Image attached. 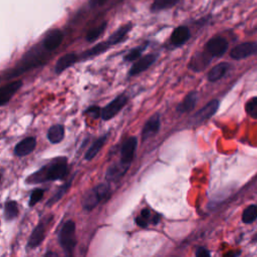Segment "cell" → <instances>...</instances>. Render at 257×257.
<instances>
[{"label": "cell", "instance_id": "cell-12", "mask_svg": "<svg viewBox=\"0 0 257 257\" xmlns=\"http://www.w3.org/2000/svg\"><path fill=\"white\" fill-rule=\"evenodd\" d=\"M62 38H63L62 32L59 29H53L49 31L45 36L43 40V47L48 51L54 50L60 45Z\"/></svg>", "mask_w": 257, "mask_h": 257}, {"label": "cell", "instance_id": "cell-13", "mask_svg": "<svg viewBox=\"0 0 257 257\" xmlns=\"http://www.w3.org/2000/svg\"><path fill=\"white\" fill-rule=\"evenodd\" d=\"M21 80H14L6 85H4L0 90V104L5 105L10 98L14 95V93L21 87Z\"/></svg>", "mask_w": 257, "mask_h": 257}, {"label": "cell", "instance_id": "cell-21", "mask_svg": "<svg viewBox=\"0 0 257 257\" xmlns=\"http://www.w3.org/2000/svg\"><path fill=\"white\" fill-rule=\"evenodd\" d=\"M131 29H132V24L131 23H126L123 26L119 27L113 34H111L108 37L107 43L109 45H114V44L122 41L123 38L126 36V34L130 32Z\"/></svg>", "mask_w": 257, "mask_h": 257}, {"label": "cell", "instance_id": "cell-11", "mask_svg": "<svg viewBox=\"0 0 257 257\" xmlns=\"http://www.w3.org/2000/svg\"><path fill=\"white\" fill-rule=\"evenodd\" d=\"M137 139L132 137L128 138L122 145L121 147V152H120V161L125 163V164H131V162L134 159V155H135V151L137 149Z\"/></svg>", "mask_w": 257, "mask_h": 257}, {"label": "cell", "instance_id": "cell-32", "mask_svg": "<svg viewBox=\"0 0 257 257\" xmlns=\"http://www.w3.org/2000/svg\"><path fill=\"white\" fill-rule=\"evenodd\" d=\"M43 194H44V190H42V189L34 190L30 195L29 206H34L38 201H40V199L43 197Z\"/></svg>", "mask_w": 257, "mask_h": 257}, {"label": "cell", "instance_id": "cell-2", "mask_svg": "<svg viewBox=\"0 0 257 257\" xmlns=\"http://www.w3.org/2000/svg\"><path fill=\"white\" fill-rule=\"evenodd\" d=\"M109 187L106 184H99L95 188L88 191L82 199V207L86 211L95 208L100 201H102L108 194Z\"/></svg>", "mask_w": 257, "mask_h": 257}, {"label": "cell", "instance_id": "cell-18", "mask_svg": "<svg viewBox=\"0 0 257 257\" xmlns=\"http://www.w3.org/2000/svg\"><path fill=\"white\" fill-rule=\"evenodd\" d=\"M76 60H77V55L75 53H66L60 56L55 64V72L56 73L62 72L64 69L74 64Z\"/></svg>", "mask_w": 257, "mask_h": 257}, {"label": "cell", "instance_id": "cell-17", "mask_svg": "<svg viewBox=\"0 0 257 257\" xmlns=\"http://www.w3.org/2000/svg\"><path fill=\"white\" fill-rule=\"evenodd\" d=\"M189 38H190V30L188 29V27L179 26L173 31L171 35V42L175 46H180L186 43Z\"/></svg>", "mask_w": 257, "mask_h": 257}, {"label": "cell", "instance_id": "cell-8", "mask_svg": "<svg viewBox=\"0 0 257 257\" xmlns=\"http://www.w3.org/2000/svg\"><path fill=\"white\" fill-rule=\"evenodd\" d=\"M50 219L51 218H49V219L46 218L44 220H41L38 223V225L35 227V229L31 233L30 238L28 240V246L30 248H35L41 244V242L43 241V239L45 237L46 228H47V225H48Z\"/></svg>", "mask_w": 257, "mask_h": 257}, {"label": "cell", "instance_id": "cell-5", "mask_svg": "<svg viewBox=\"0 0 257 257\" xmlns=\"http://www.w3.org/2000/svg\"><path fill=\"white\" fill-rule=\"evenodd\" d=\"M127 97L124 94L116 96L112 101H110L106 106L101 109V117L104 120L112 118L126 103Z\"/></svg>", "mask_w": 257, "mask_h": 257}, {"label": "cell", "instance_id": "cell-14", "mask_svg": "<svg viewBox=\"0 0 257 257\" xmlns=\"http://www.w3.org/2000/svg\"><path fill=\"white\" fill-rule=\"evenodd\" d=\"M36 147V140L33 137H28L19 142L14 149V153L18 157H23L30 154Z\"/></svg>", "mask_w": 257, "mask_h": 257}, {"label": "cell", "instance_id": "cell-20", "mask_svg": "<svg viewBox=\"0 0 257 257\" xmlns=\"http://www.w3.org/2000/svg\"><path fill=\"white\" fill-rule=\"evenodd\" d=\"M229 69V64L227 62H221L215 65L208 73V80L209 81H217L221 77L225 75L227 70Z\"/></svg>", "mask_w": 257, "mask_h": 257}, {"label": "cell", "instance_id": "cell-22", "mask_svg": "<svg viewBox=\"0 0 257 257\" xmlns=\"http://www.w3.org/2000/svg\"><path fill=\"white\" fill-rule=\"evenodd\" d=\"M64 137V127L61 124H54L49 127L47 133V138L52 144L61 142Z\"/></svg>", "mask_w": 257, "mask_h": 257}, {"label": "cell", "instance_id": "cell-10", "mask_svg": "<svg viewBox=\"0 0 257 257\" xmlns=\"http://www.w3.org/2000/svg\"><path fill=\"white\" fill-rule=\"evenodd\" d=\"M157 56L155 54H147L141 58H139L131 67L130 69V75H136L144 70L148 69L155 61Z\"/></svg>", "mask_w": 257, "mask_h": 257}, {"label": "cell", "instance_id": "cell-15", "mask_svg": "<svg viewBox=\"0 0 257 257\" xmlns=\"http://www.w3.org/2000/svg\"><path fill=\"white\" fill-rule=\"evenodd\" d=\"M211 57L212 56L206 50L203 52H199L192 57L189 66H190V68H192L195 71L203 70L209 64Z\"/></svg>", "mask_w": 257, "mask_h": 257}, {"label": "cell", "instance_id": "cell-1", "mask_svg": "<svg viewBox=\"0 0 257 257\" xmlns=\"http://www.w3.org/2000/svg\"><path fill=\"white\" fill-rule=\"evenodd\" d=\"M67 164L65 159H57L53 164L47 165L30 176V183H40L52 180H61L66 176Z\"/></svg>", "mask_w": 257, "mask_h": 257}, {"label": "cell", "instance_id": "cell-16", "mask_svg": "<svg viewBox=\"0 0 257 257\" xmlns=\"http://www.w3.org/2000/svg\"><path fill=\"white\" fill-rule=\"evenodd\" d=\"M128 167H130V164H125L121 161H119L116 164L111 165L106 171V180L107 181H117L124 175V173L126 172Z\"/></svg>", "mask_w": 257, "mask_h": 257}, {"label": "cell", "instance_id": "cell-24", "mask_svg": "<svg viewBox=\"0 0 257 257\" xmlns=\"http://www.w3.org/2000/svg\"><path fill=\"white\" fill-rule=\"evenodd\" d=\"M18 215V205L14 201H9L5 204L4 207V217L7 221L15 219Z\"/></svg>", "mask_w": 257, "mask_h": 257}, {"label": "cell", "instance_id": "cell-3", "mask_svg": "<svg viewBox=\"0 0 257 257\" xmlns=\"http://www.w3.org/2000/svg\"><path fill=\"white\" fill-rule=\"evenodd\" d=\"M59 243L67 254H71L76 244L75 236V224L72 220H68L62 226L59 235Z\"/></svg>", "mask_w": 257, "mask_h": 257}, {"label": "cell", "instance_id": "cell-35", "mask_svg": "<svg viewBox=\"0 0 257 257\" xmlns=\"http://www.w3.org/2000/svg\"><path fill=\"white\" fill-rule=\"evenodd\" d=\"M196 257H211V256H210L209 251L206 248L200 247V248H198V250L196 252Z\"/></svg>", "mask_w": 257, "mask_h": 257}, {"label": "cell", "instance_id": "cell-9", "mask_svg": "<svg viewBox=\"0 0 257 257\" xmlns=\"http://www.w3.org/2000/svg\"><path fill=\"white\" fill-rule=\"evenodd\" d=\"M160 126H161L160 115H159V113H155L145 123V126L142 132L143 141H146V140L152 138L153 136H155L159 132Z\"/></svg>", "mask_w": 257, "mask_h": 257}, {"label": "cell", "instance_id": "cell-30", "mask_svg": "<svg viewBox=\"0 0 257 257\" xmlns=\"http://www.w3.org/2000/svg\"><path fill=\"white\" fill-rule=\"evenodd\" d=\"M151 221V212L148 209H143L140 216L136 218V223L140 227H147Z\"/></svg>", "mask_w": 257, "mask_h": 257}, {"label": "cell", "instance_id": "cell-34", "mask_svg": "<svg viewBox=\"0 0 257 257\" xmlns=\"http://www.w3.org/2000/svg\"><path fill=\"white\" fill-rule=\"evenodd\" d=\"M85 113H87L88 115L94 117V118H97L99 115H101V109L98 107V106H90L88 107L86 110H85Z\"/></svg>", "mask_w": 257, "mask_h": 257}, {"label": "cell", "instance_id": "cell-4", "mask_svg": "<svg viewBox=\"0 0 257 257\" xmlns=\"http://www.w3.org/2000/svg\"><path fill=\"white\" fill-rule=\"evenodd\" d=\"M228 48V42L225 38L221 36H215L211 38L205 45V50L212 57L222 56Z\"/></svg>", "mask_w": 257, "mask_h": 257}, {"label": "cell", "instance_id": "cell-6", "mask_svg": "<svg viewBox=\"0 0 257 257\" xmlns=\"http://www.w3.org/2000/svg\"><path fill=\"white\" fill-rule=\"evenodd\" d=\"M254 54H257V42L241 43L230 51V56L233 59H243Z\"/></svg>", "mask_w": 257, "mask_h": 257}, {"label": "cell", "instance_id": "cell-19", "mask_svg": "<svg viewBox=\"0 0 257 257\" xmlns=\"http://www.w3.org/2000/svg\"><path fill=\"white\" fill-rule=\"evenodd\" d=\"M197 99H198L197 92L191 91L190 93H188L186 95V97L183 99V101L177 106V110L181 113L191 111L195 107V105L197 103Z\"/></svg>", "mask_w": 257, "mask_h": 257}, {"label": "cell", "instance_id": "cell-33", "mask_svg": "<svg viewBox=\"0 0 257 257\" xmlns=\"http://www.w3.org/2000/svg\"><path fill=\"white\" fill-rule=\"evenodd\" d=\"M69 185H70V182H68L66 185H64V186H62L59 190H58V192L57 193H55L53 196H52V198L47 202V205H52L53 203H55V202H57L62 196H63V194L65 193V191L67 190V188L69 187Z\"/></svg>", "mask_w": 257, "mask_h": 257}, {"label": "cell", "instance_id": "cell-26", "mask_svg": "<svg viewBox=\"0 0 257 257\" xmlns=\"http://www.w3.org/2000/svg\"><path fill=\"white\" fill-rule=\"evenodd\" d=\"M178 2H179V0H154L153 4L151 6V9L154 12L160 11V10H164L166 8L173 7Z\"/></svg>", "mask_w": 257, "mask_h": 257}, {"label": "cell", "instance_id": "cell-7", "mask_svg": "<svg viewBox=\"0 0 257 257\" xmlns=\"http://www.w3.org/2000/svg\"><path fill=\"white\" fill-rule=\"evenodd\" d=\"M219 107V100L213 99L210 102H208L204 107H202L200 110H198L194 116H193V122L195 124H199L206 119L210 118L218 109Z\"/></svg>", "mask_w": 257, "mask_h": 257}, {"label": "cell", "instance_id": "cell-23", "mask_svg": "<svg viewBox=\"0 0 257 257\" xmlns=\"http://www.w3.org/2000/svg\"><path fill=\"white\" fill-rule=\"evenodd\" d=\"M105 140H106V136H103V137L97 139V140L90 146V148L86 151V153H85V155H84V159H85V160H91V159H93V158L98 154V152L100 151V149L102 148V146L104 145Z\"/></svg>", "mask_w": 257, "mask_h": 257}, {"label": "cell", "instance_id": "cell-25", "mask_svg": "<svg viewBox=\"0 0 257 257\" xmlns=\"http://www.w3.org/2000/svg\"><path fill=\"white\" fill-rule=\"evenodd\" d=\"M257 219V205H250L248 206L243 214H242V221L244 223H252Z\"/></svg>", "mask_w": 257, "mask_h": 257}, {"label": "cell", "instance_id": "cell-36", "mask_svg": "<svg viewBox=\"0 0 257 257\" xmlns=\"http://www.w3.org/2000/svg\"><path fill=\"white\" fill-rule=\"evenodd\" d=\"M107 0H91L90 1V6L91 7H97L100 5H103Z\"/></svg>", "mask_w": 257, "mask_h": 257}, {"label": "cell", "instance_id": "cell-38", "mask_svg": "<svg viewBox=\"0 0 257 257\" xmlns=\"http://www.w3.org/2000/svg\"><path fill=\"white\" fill-rule=\"evenodd\" d=\"M45 257H59V256H58V254H56L55 252L48 251V252L45 254Z\"/></svg>", "mask_w": 257, "mask_h": 257}, {"label": "cell", "instance_id": "cell-27", "mask_svg": "<svg viewBox=\"0 0 257 257\" xmlns=\"http://www.w3.org/2000/svg\"><path fill=\"white\" fill-rule=\"evenodd\" d=\"M105 28H106V22H102V23L99 24L98 26H96V27H94L93 29L89 30V31L87 32L86 36H85V39H86L87 41H89V42L96 40V39L104 32Z\"/></svg>", "mask_w": 257, "mask_h": 257}, {"label": "cell", "instance_id": "cell-28", "mask_svg": "<svg viewBox=\"0 0 257 257\" xmlns=\"http://www.w3.org/2000/svg\"><path fill=\"white\" fill-rule=\"evenodd\" d=\"M108 46L109 44L106 42H100V43H97L96 45H94L93 47H91L89 50L85 51L82 56L83 57H89V56H94V55H97V54H100L102 52H104L105 50L108 49Z\"/></svg>", "mask_w": 257, "mask_h": 257}, {"label": "cell", "instance_id": "cell-29", "mask_svg": "<svg viewBox=\"0 0 257 257\" xmlns=\"http://www.w3.org/2000/svg\"><path fill=\"white\" fill-rule=\"evenodd\" d=\"M246 112L253 118L257 119V96L250 98L245 104Z\"/></svg>", "mask_w": 257, "mask_h": 257}, {"label": "cell", "instance_id": "cell-37", "mask_svg": "<svg viewBox=\"0 0 257 257\" xmlns=\"http://www.w3.org/2000/svg\"><path fill=\"white\" fill-rule=\"evenodd\" d=\"M239 254H240V251H234V252H228V253H226L223 257H237V256H239Z\"/></svg>", "mask_w": 257, "mask_h": 257}, {"label": "cell", "instance_id": "cell-31", "mask_svg": "<svg viewBox=\"0 0 257 257\" xmlns=\"http://www.w3.org/2000/svg\"><path fill=\"white\" fill-rule=\"evenodd\" d=\"M144 49H146V45H142V46H139V47H136V48L132 49V50L124 56V60H126V61H133V60L138 59V58L142 55Z\"/></svg>", "mask_w": 257, "mask_h": 257}]
</instances>
